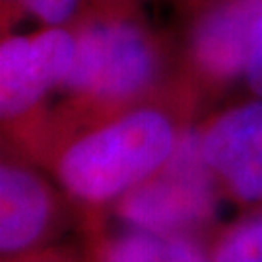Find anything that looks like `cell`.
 <instances>
[{
  "label": "cell",
  "mask_w": 262,
  "mask_h": 262,
  "mask_svg": "<svg viewBox=\"0 0 262 262\" xmlns=\"http://www.w3.org/2000/svg\"><path fill=\"white\" fill-rule=\"evenodd\" d=\"M198 151L220 194L247 210L262 208V99L227 105L196 124Z\"/></svg>",
  "instance_id": "7"
},
{
  "label": "cell",
  "mask_w": 262,
  "mask_h": 262,
  "mask_svg": "<svg viewBox=\"0 0 262 262\" xmlns=\"http://www.w3.org/2000/svg\"><path fill=\"white\" fill-rule=\"evenodd\" d=\"M85 258H88V254H85ZM88 262H90V260H88Z\"/></svg>",
  "instance_id": "14"
},
{
  "label": "cell",
  "mask_w": 262,
  "mask_h": 262,
  "mask_svg": "<svg viewBox=\"0 0 262 262\" xmlns=\"http://www.w3.org/2000/svg\"><path fill=\"white\" fill-rule=\"evenodd\" d=\"M85 254L90 262H210V241L121 225L111 233L95 229Z\"/></svg>",
  "instance_id": "8"
},
{
  "label": "cell",
  "mask_w": 262,
  "mask_h": 262,
  "mask_svg": "<svg viewBox=\"0 0 262 262\" xmlns=\"http://www.w3.org/2000/svg\"><path fill=\"white\" fill-rule=\"evenodd\" d=\"M72 28L41 26L29 33H6L0 43V121L4 136L19 140L45 115V103L72 72Z\"/></svg>",
  "instance_id": "4"
},
{
  "label": "cell",
  "mask_w": 262,
  "mask_h": 262,
  "mask_svg": "<svg viewBox=\"0 0 262 262\" xmlns=\"http://www.w3.org/2000/svg\"><path fill=\"white\" fill-rule=\"evenodd\" d=\"M198 101L181 76L161 94L70 128L49 132L24 148L43 161L70 202L101 212L167 163L192 128Z\"/></svg>",
  "instance_id": "1"
},
{
  "label": "cell",
  "mask_w": 262,
  "mask_h": 262,
  "mask_svg": "<svg viewBox=\"0 0 262 262\" xmlns=\"http://www.w3.org/2000/svg\"><path fill=\"white\" fill-rule=\"evenodd\" d=\"M206 2L208 0H175V4H177L183 12H187V14L194 12V10L200 8V6H202V4H206Z\"/></svg>",
  "instance_id": "13"
},
{
  "label": "cell",
  "mask_w": 262,
  "mask_h": 262,
  "mask_svg": "<svg viewBox=\"0 0 262 262\" xmlns=\"http://www.w3.org/2000/svg\"><path fill=\"white\" fill-rule=\"evenodd\" d=\"M66 200L35 159L10 150L0 161V260H19L55 247L64 227Z\"/></svg>",
  "instance_id": "6"
},
{
  "label": "cell",
  "mask_w": 262,
  "mask_h": 262,
  "mask_svg": "<svg viewBox=\"0 0 262 262\" xmlns=\"http://www.w3.org/2000/svg\"><path fill=\"white\" fill-rule=\"evenodd\" d=\"M122 2L132 0H0L2 33H10L26 18L35 19L41 26L70 28L90 12Z\"/></svg>",
  "instance_id": "9"
},
{
  "label": "cell",
  "mask_w": 262,
  "mask_h": 262,
  "mask_svg": "<svg viewBox=\"0 0 262 262\" xmlns=\"http://www.w3.org/2000/svg\"><path fill=\"white\" fill-rule=\"evenodd\" d=\"M220 196L214 179L202 163L196 126H192L175 156L115 202L111 210L124 227L204 237L214 222Z\"/></svg>",
  "instance_id": "3"
},
{
  "label": "cell",
  "mask_w": 262,
  "mask_h": 262,
  "mask_svg": "<svg viewBox=\"0 0 262 262\" xmlns=\"http://www.w3.org/2000/svg\"><path fill=\"white\" fill-rule=\"evenodd\" d=\"M12 262H88L84 254H76L74 251H68V249H60V247H51L47 251L37 254H31L26 258H19V260Z\"/></svg>",
  "instance_id": "12"
},
{
  "label": "cell",
  "mask_w": 262,
  "mask_h": 262,
  "mask_svg": "<svg viewBox=\"0 0 262 262\" xmlns=\"http://www.w3.org/2000/svg\"><path fill=\"white\" fill-rule=\"evenodd\" d=\"M243 84L247 92L253 97H260L262 99V21L256 31V39H254L253 51H251V58L245 70Z\"/></svg>",
  "instance_id": "11"
},
{
  "label": "cell",
  "mask_w": 262,
  "mask_h": 262,
  "mask_svg": "<svg viewBox=\"0 0 262 262\" xmlns=\"http://www.w3.org/2000/svg\"><path fill=\"white\" fill-rule=\"evenodd\" d=\"M188 16L177 66L198 97L243 82L262 21V0H208Z\"/></svg>",
  "instance_id": "5"
},
{
  "label": "cell",
  "mask_w": 262,
  "mask_h": 262,
  "mask_svg": "<svg viewBox=\"0 0 262 262\" xmlns=\"http://www.w3.org/2000/svg\"><path fill=\"white\" fill-rule=\"evenodd\" d=\"M70 28L76 56L60 90L64 101L21 138V146L150 99L179 78L167 39L150 28L138 0L95 10Z\"/></svg>",
  "instance_id": "2"
},
{
  "label": "cell",
  "mask_w": 262,
  "mask_h": 262,
  "mask_svg": "<svg viewBox=\"0 0 262 262\" xmlns=\"http://www.w3.org/2000/svg\"><path fill=\"white\" fill-rule=\"evenodd\" d=\"M210 262H262V208L210 235Z\"/></svg>",
  "instance_id": "10"
}]
</instances>
